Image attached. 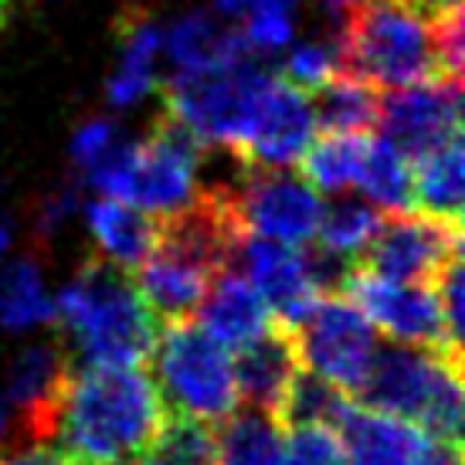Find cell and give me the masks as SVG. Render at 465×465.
I'll use <instances>...</instances> for the list:
<instances>
[{
  "label": "cell",
  "instance_id": "cell-1",
  "mask_svg": "<svg viewBox=\"0 0 465 465\" xmlns=\"http://www.w3.org/2000/svg\"><path fill=\"white\" fill-rule=\"evenodd\" d=\"M462 11L431 17L411 0H357L336 31L343 72L377 89L462 78Z\"/></svg>",
  "mask_w": 465,
  "mask_h": 465
},
{
  "label": "cell",
  "instance_id": "cell-2",
  "mask_svg": "<svg viewBox=\"0 0 465 465\" xmlns=\"http://www.w3.org/2000/svg\"><path fill=\"white\" fill-rule=\"evenodd\" d=\"M167 414L156 381L143 367L72 371L52 445L78 462L123 465L156 449Z\"/></svg>",
  "mask_w": 465,
  "mask_h": 465
},
{
  "label": "cell",
  "instance_id": "cell-3",
  "mask_svg": "<svg viewBox=\"0 0 465 465\" xmlns=\"http://www.w3.org/2000/svg\"><path fill=\"white\" fill-rule=\"evenodd\" d=\"M54 323L62 326L65 350L85 367H143L160 333V320L133 275L103 255H89L58 289Z\"/></svg>",
  "mask_w": 465,
  "mask_h": 465
},
{
  "label": "cell",
  "instance_id": "cell-4",
  "mask_svg": "<svg viewBox=\"0 0 465 465\" xmlns=\"http://www.w3.org/2000/svg\"><path fill=\"white\" fill-rule=\"evenodd\" d=\"M367 408L408 418L439 441L462 439V357L435 347L394 343L374 350L363 388Z\"/></svg>",
  "mask_w": 465,
  "mask_h": 465
},
{
  "label": "cell",
  "instance_id": "cell-5",
  "mask_svg": "<svg viewBox=\"0 0 465 465\" xmlns=\"http://www.w3.org/2000/svg\"><path fill=\"white\" fill-rule=\"evenodd\" d=\"M272 78L275 72L262 65L255 52L218 68L173 72L163 82V109L181 119L204 146H221L238 156Z\"/></svg>",
  "mask_w": 465,
  "mask_h": 465
},
{
  "label": "cell",
  "instance_id": "cell-6",
  "mask_svg": "<svg viewBox=\"0 0 465 465\" xmlns=\"http://www.w3.org/2000/svg\"><path fill=\"white\" fill-rule=\"evenodd\" d=\"M150 357L156 391L170 414H187L218 428L238 408L228 347L207 336L191 316L160 326Z\"/></svg>",
  "mask_w": 465,
  "mask_h": 465
},
{
  "label": "cell",
  "instance_id": "cell-7",
  "mask_svg": "<svg viewBox=\"0 0 465 465\" xmlns=\"http://www.w3.org/2000/svg\"><path fill=\"white\" fill-rule=\"evenodd\" d=\"M204 143L183 126L177 116L160 109L150 123V133L133 143L126 163L105 197H119L140 207L143 214L160 218L197 197V167L204 156Z\"/></svg>",
  "mask_w": 465,
  "mask_h": 465
},
{
  "label": "cell",
  "instance_id": "cell-8",
  "mask_svg": "<svg viewBox=\"0 0 465 465\" xmlns=\"http://www.w3.org/2000/svg\"><path fill=\"white\" fill-rule=\"evenodd\" d=\"M234 224L245 234H259L285 245H306L316 234L323 201L302 173L289 167H248L238 163L232 183H218Z\"/></svg>",
  "mask_w": 465,
  "mask_h": 465
},
{
  "label": "cell",
  "instance_id": "cell-9",
  "mask_svg": "<svg viewBox=\"0 0 465 465\" xmlns=\"http://www.w3.org/2000/svg\"><path fill=\"white\" fill-rule=\"evenodd\" d=\"M462 255V221L439 218L428 211L384 214L371 245L353 265L391 282L435 285L445 265Z\"/></svg>",
  "mask_w": 465,
  "mask_h": 465
},
{
  "label": "cell",
  "instance_id": "cell-10",
  "mask_svg": "<svg viewBox=\"0 0 465 465\" xmlns=\"http://www.w3.org/2000/svg\"><path fill=\"white\" fill-rule=\"evenodd\" d=\"M292 333L302 367L357 398L377 350L374 326L357 310V302H350L343 292L320 296V302L292 326Z\"/></svg>",
  "mask_w": 465,
  "mask_h": 465
},
{
  "label": "cell",
  "instance_id": "cell-11",
  "mask_svg": "<svg viewBox=\"0 0 465 465\" xmlns=\"http://www.w3.org/2000/svg\"><path fill=\"white\" fill-rule=\"evenodd\" d=\"M340 292L350 302H357V310L371 320V326H377L394 343L435 347L462 357V350H455L449 343L435 285L391 282V279H381V275L361 269V265H350Z\"/></svg>",
  "mask_w": 465,
  "mask_h": 465
},
{
  "label": "cell",
  "instance_id": "cell-12",
  "mask_svg": "<svg viewBox=\"0 0 465 465\" xmlns=\"http://www.w3.org/2000/svg\"><path fill=\"white\" fill-rule=\"evenodd\" d=\"M377 126L408 163L462 136V78H431L381 95Z\"/></svg>",
  "mask_w": 465,
  "mask_h": 465
},
{
  "label": "cell",
  "instance_id": "cell-13",
  "mask_svg": "<svg viewBox=\"0 0 465 465\" xmlns=\"http://www.w3.org/2000/svg\"><path fill=\"white\" fill-rule=\"evenodd\" d=\"M72 381V357L65 343L41 340L27 343L11 357L0 394L11 404L25 445H52L58 411Z\"/></svg>",
  "mask_w": 465,
  "mask_h": 465
},
{
  "label": "cell",
  "instance_id": "cell-14",
  "mask_svg": "<svg viewBox=\"0 0 465 465\" xmlns=\"http://www.w3.org/2000/svg\"><path fill=\"white\" fill-rule=\"evenodd\" d=\"M228 269L242 272L248 282L255 285V292L265 299L272 316H279V323L285 326H296L323 296L312 279L310 255L299 245L272 242L259 234H242L232 248Z\"/></svg>",
  "mask_w": 465,
  "mask_h": 465
},
{
  "label": "cell",
  "instance_id": "cell-15",
  "mask_svg": "<svg viewBox=\"0 0 465 465\" xmlns=\"http://www.w3.org/2000/svg\"><path fill=\"white\" fill-rule=\"evenodd\" d=\"M312 140H316V119L310 95L289 85L282 75H275L262 95L245 146L232 160L248 167H296Z\"/></svg>",
  "mask_w": 465,
  "mask_h": 465
},
{
  "label": "cell",
  "instance_id": "cell-16",
  "mask_svg": "<svg viewBox=\"0 0 465 465\" xmlns=\"http://www.w3.org/2000/svg\"><path fill=\"white\" fill-rule=\"evenodd\" d=\"M336 428L343 465H425L435 445L421 425L367 404H350Z\"/></svg>",
  "mask_w": 465,
  "mask_h": 465
},
{
  "label": "cell",
  "instance_id": "cell-17",
  "mask_svg": "<svg viewBox=\"0 0 465 465\" xmlns=\"http://www.w3.org/2000/svg\"><path fill=\"white\" fill-rule=\"evenodd\" d=\"M299 371H302V361H299L296 333H292V326L275 320L252 343L238 347V357L232 361L238 404L279 414L285 391L296 381Z\"/></svg>",
  "mask_w": 465,
  "mask_h": 465
},
{
  "label": "cell",
  "instance_id": "cell-18",
  "mask_svg": "<svg viewBox=\"0 0 465 465\" xmlns=\"http://www.w3.org/2000/svg\"><path fill=\"white\" fill-rule=\"evenodd\" d=\"M197 326L207 336H214L221 347H245L259 333H265L275 320L265 299L255 292V285L248 282L242 272L224 269L218 272L207 285L204 299L197 306Z\"/></svg>",
  "mask_w": 465,
  "mask_h": 465
},
{
  "label": "cell",
  "instance_id": "cell-19",
  "mask_svg": "<svg viewBox=\"0 0 465 465\" xmlns=\"http://www.w3.org/2000/svg\"><path fill=\"white\" fill-rule=\"evenodd\" d=\"M119 65L105 82V103L113 109H130L146 99L156 85V54L163 48V31L150 14L130 4L116 17Z\"/></svg>",
  "mask_w": 465,
  "mask_h": 465
},
{
  "label": "cell",
  "instance_id": "cell-20",
  "mask_svg": "<svg viewBox=\"0 0 465 465\" xmlns=\"http://www.w3.org/2000/svg\"><path fill=\"white\" fill-rule=\"evenodd\" d=\"M173 72H201L238 62L252 54L242 27L218 17L214 11H187L181 14L163 35Z\"/></svg>",
  "mask_w": 465,
  "mask_h": 465
},
{
  "label": "cell",
  "instance_id": "cell-21",
  "mask_svg": "<svg viewBox=\"0 0 465 465\" xmlns=\"http://www.w3.org/2000/svg\"><path fill=\"white\" fill-rule=\"evenodd\" d=\"M133 282L140 289V296L146 299V306L153 310L160 323L170 320H187L191 312L201 306L207 285H211V272L197 269L191 262L167 255V252H150L143 259L140 269H133Z\"/></svg>",
  "mask_w": 465,
  "mask_h": 465
},
{
  "label": "cell",
  "instance_id": "cell-22",
  "mask_svg": "<svg viewBox=\"0 0 465 465\" xmlns=\"http://www.w3.org/2000/svg\"><path fill=\"white\" fill-rule=\"evenodd\" d=\"M89 234L95 242V255L113 262L119 269H140L143 259L153 252V218L140 207L126 204L119 197H95L82 207Z\"/></svg>",
  "mask_w": 465,
  "mask_h": 465
},
{
  "label": "cell",
  "instance_id": "cell-23",
  "mask_svg": "<svg viewBox=\"0 0 465 465\" xmlns=\"http://www.w3.org/2000/svg\"><path fill=\"white\" fill-rule=\"evenodd\" d=\"M54 323V296L45 285V272L35 255L0 265V330L31 333Z\"/></svg>",
  "mask_w": 465,
  "mask_h": 465
},
{
  "label": "cell",
  "instance_id": "cell-24",
  "mask_svg": "<svg viewBox=\"0 0 465 465\" xmlns=\"http://www.w3.org/2000/svg\"><path fill=\"white\" fill-rule=\"evenodd\" d=\"M218 465H285L282 421L259 408H234L218 428Z\"/></svg>",
  "mask_w": 465,
  "mask_h": 465
},
{
  "label": "cell",
  "instance_id": "cell-25",
  "mask_svg": "<svg viewBox=\"0 0 465 465\" xmlns=\"http://www.w3.org/2000/svg\"><path fill=\"white\" fill-rule=\"evenodd\" d=\"M316 130L323 133H367L377 126L381 89L363 78L340 72L310 95Z\"/></svg>",
  "mask_w": 465,
  "mask_h": 465
},
{
  "label": "cell",
  "instance_id": "cell-26",
  "mask_svg": "<svg viewBox=\"0 0 465 465\" xmlns=\"http://www.w3.org/2000/svg\"><path fill=\"white\" fill-rule=\"evenodd\" d=\"M414 177V204L439 218L462 221V197H465V153L462 136L449 140L435 153L421 156L411 163Z\"/></svg>",
  "mask_w": 465,
  "mask_h": 465
},
{
  "label": "cell",
  "instance_id": "cell-27",
  "mask_svg": "<svg viewBox=\"0 0 465 465\" xmlns=\"http://www.w3.org/2000/svg\"><path fill=\"white\" fill-rule=\"evenodd\" d=\"M367 140V133H323L299 156V173L323 194H347L357 187Z\"/></svg>",
  "mask_w": 465,
  "mask_h": 465
},
{
  "label": "cell",
  "instance_id": "cell-28",
  "mask_svg": "<svg viewBox=\"0 0 465 465\" xmlns=\"http://www.w3.org/2000/svg\"><path fill=\"white\" fill-rule=\"evenodd\" d=\"M333 201L330 207L320 211V224H316V248H323L336 259L357 262L361 252L371 245V238L377 234L384 211L371 201H357V197H343Z\"/></svg>",
  "mask_w": 465,
  "mask_h": 465
},
{
  "label": "cell",
  "instance_id": "cell-29",
  "mask_svg": "<svg viewBox=\"0 0 465 465\" xmlns=\"http://www.w3.org/2000/svg\"><path fill=\"white\" fill-rule=\"evenodd\" d=\"M357 187L381 211H408L414 204L411 163L384 136L381 140H367V153H363Z\"/></svg>",
  "mask_w": 465,
  "mask_h": 465
},
{
  "label": "cell",
  "instance_id": "cell-30",
  "mask_svg": "<svg viewBox=\"0 0 465 465\" xmlns=\"http://www.w3.org/2000/svg\"><path fill=\"white\" fill-rule=\"evenodd\" d=\"M353 398L343 394L340 388H333L330 381H323L320 374H312V371H299L296 381L289 384L285 391V401L282 408H279V421L282 428H296V425H326V428H336V421L343 418Z\"/></svg>",
  "mask_w": 465,
  "mask_h": 465
},
{
  "label": "cell",
  "instance_id": "cell-31",
  "mask_svg": "<svg viewBox=\"0 0 465 465\" xmlns=\"http://www.w3.org/2000/svg\"><path fill=\"white\" fill-rule=\"evenodd\" d=\"M156 452L170 465H218L214 425L187 418V414H167V425L156 439Z\"/></svg>",
  "mask_w": 465,
  "mask_h": 465
},
{
  "label": "cell",
  "instance_id": "cell-32",
  "mask_svg": "<svg viewBox=\"0 0 465 465\" xmlns=\"http://www.w3.org/2000/svg\"><path fill=\"white\" fill-rule=\"evenodd\" d=\"M296 11L299 0H248L245 17L238 21L248 48L255 54L282 52L296 27Z\"/></svg>",
  "mask_w": 465,
  "mask_h": 465
},
{
  "label": "cell",
  "instance_id": "cell-33",
  "mask_svg": "<svg viewBox=\"0 0 465 465\" xmlns=\"http://www.w3.org/2000/svg\"><path fill=\"white\" fill-rule=\"evenodd\" d=\"M343 72V58H340V41L333 38H312L302 41L299 48H292V54L285 58L282 65V78L289 85H296L299 92H312L326 85L333 75Z\"/></svg>",
  "mask_w": 465,
  "mask_h": 465
},
{
  "label": "cell",
  "instance_id": "cell-34",
  "mask_svg": "<svg viewBox=\"0 0 465 465\" xmlns=\"http://www.w3.org/2000/svg\"><path fill=\"white\" fill-rule=\"evenodd\" d=\"M285 465H343L340 439L326 425L285 428Z\"/></svg>",
  "mask_w": 465,
  "mask_h": 465
},
{
  "label": "cell",
  "instance_id": "cell-35",
  "mask_svg": "<svg viewBox=\"0 0 465 465\" xmlns=\"http://www.w3.org/2000/svg\"><path fill=\"white\" fill-rule=\"evenodd\" d=\"M78 211H82V204H78V183H62V187H54L48 194H41L38 204H35V221H31L38 245H48L54 234L68 224V218L78 214Z\"/></svg>",
  "mask_w": 465,
  "mask_h": 465
},
{
  "label": "cell",
  "instance_id": "cell-36",
  "mask_svg": "<svg viewBox=\"0 0 465 465\" xmlns=\"http://www.w3.org/2000/svg\"><path fill=\"white\" fill-rule=\"evenodd\" d=\"M0 465H62V452H54L52 445H21L0 459Z\"/></svg>",
  "mask_w": 465,
  "mask_h": 465
},
{
  "label": "cell",
  "instance_id": "cell-37",
  "mask_svg": "<svg viewBox=\"0 0 465 465\" xmlns=\"http://www.w3.org/2000/svg\"><path fill=\"white\" fill-rule=\"evenodd\" d=\"M425 465H462V449H459V441H439L435 439Z\"/></svg>",
  "mask_w": 465,
  "mask_h": 465
},
{
  "label": "cell",
  "instance_id": "cell-38",
  "mask_svg": "<svg viewBox=\"0 0 465 465\" xmlns=\"http://www.w3.org/2000/svg\"><path fill=\"white\" fill-rule=\"evenodd\" d=\"M14 238H17V221H14V214H0V265L11 255Z\"/></svg>",
  "mask_w": 465,
  "mask_h": 465
},
{
  "label": "cell",
  "instance_id": "cell-39",
  "mask_svg": "<svg viewBox=\"0 0 465 465\" xmlns=\"http://www.w3.org/2000/svg\"><path fill=\"white\" fill-rule=\"evenodd\" d=\"M414 7H421L425 14L431 17H441V14H452V11H462V0H411Z\"/></svg>",
  "mask_w": 465,
  "mask_h": 465
},
{
  "label": "cell",
  "instance_id": "cell-40",
  "mask_svg": "<svg viewBox=\"0 0 465 465\" xmlns=\"http://www.w3.org/2000/svg\"><path fill=\"white\" fill-rule=\"evenodd\" d=\"M123 465H170L163 455L156 452V449H150V452H143V455H133V459H126Z\"/></svg>",
  "mask_w": 465,
  "mask_h": 465
},
{
  "label": "cell",
  "instance_id": "cell-41",
  "mask_svg": "<svg viewBox=\"0 0 465 465\" xmlns=\"http://www.w3.org/2000/svg\"><path fill=\"white\" fill-rule=\"evenodd\" d=\"M323 4H326V7H330V11H340V14H343V11H347V7H353L357 0H323Z\"/></svg>",
  "mask_w": 465,
  "mask_h": 465
},
{
  "label": "cell",
  "instance_id": "cell-42",
  "mask_svg": "<svg viewBox=\"0 0 465 465\" xmlns=\"http://www.w3.org/2000/svg\"><path fill=\"white\" fill-rule=\"evenodd\" d=\"M7 11H11V0H0V31L7 27Z\"/></svg>",
  "mask_w": 465,
  "mask_h": 465
},
{
  "label": "cell",
  "instance_id": "cell-43",
  "mask_svg": "<svg viewBox=\"0 0 465 465\" xmlns=\"http://www.w3.org/2000/svg\"><path fill=\"white\" fill-rule=\"evenodd\" d=\"M62 465H89V462H78V459H68V455H62Z\"/></svg>",
  "mask_w": 465,
  "mask_h": 465
}]
</instances>
